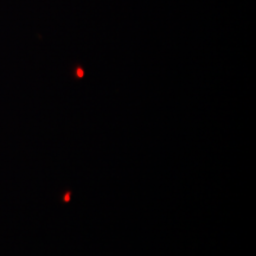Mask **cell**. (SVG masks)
<instances>
[{"mask_svg":"<svg viewBox=\"0 0 256 256\" xmlns=\"http://www.w3.org/2000/svg\"><path fill=\"white\" fill-rule=\"evenodd\" d=\"M69 198H70V194H66V200H69Z\"/></svg>","mask_w":256,"mask_h":256,"instance_id":"6da1fadb","label":"cell"}]
</instances>
